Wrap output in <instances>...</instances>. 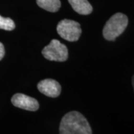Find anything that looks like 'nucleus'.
<instances>
[{"instance_id": "9", "label": "nucleus", "mask_w": 134, "mask_h": 134, "mask_svg": "<svg viewBox=\"0 0 134 134\" xmlns=\"http://www.w3.org/2000/svg\"><path fill=\"white\" fill-rule=\"evenodd\" d=\"M15 29L14 22L8 17H2L0 15V29L12 31Z\"/></svg>"}, {"instance_id": "3", "label": "nucleus", "mask_w": 134, "mask_h": 134, "mask_svg": "<svg viewBox=\"0 0 134 134\" xmlns=\"http://www.w3.org/2000/svg\"><path fill=\"white\" fill-rule=\"evenodd\" d=\"M58 34L63 39L69 42H75L80 38L81 29L80 24L71 19H63L57 26Z\"/></svg>"}, {"instance_id": "11", "label": "nucleus", "mask_w": 134, "mask_h": 134, "mask_svg": "<svg viewBox=\"0 0 134 134\" xmlns=\"http://www.w3.org/2000/svg\"><path fill=\"white\" fill-rule=\"evenodd\" d=\"M132 86H133V91H134V75L132 77Z\"/></svg>"}, {"instance_id": "1", "label": "nucleus", "mask_w": 134, "mask_h": 134, "mask_svg": "<svg viewBox=\"0 0 134 134\" xmlns=\"http://www.w3.org/2000/svg\"><path fill=\"white\" fill-rule=\"evenodd\" d=\"M59 131L61 134L92 133L88 121L77 111L69 112L63 117Z\"/></svg>"}, {"instance_id": "2", "label": "nucleus", "mask_w": 134, "mask_h": 134, "mask_svg": "<svg viewBox=\"0 0 134 134\" xmlns=\"http://www.w3.org/2000/svg\"><path fill=\"white\" fill-rule=\"evenodd\" d=\"M128 22L127 16L122 13H116L113 15L103 29L104 38L108 41H114L125 31Z\"/></svg>"}, {"instance_id": "4", "label": "nucleus", "mask_w": 134, "mask_h": 134, "mask_svg": "<svg viewBox=\"0 0 134 134\" xmlns=\"http://www.w3.org/2000/svg\"><path fill=\"white\" fill-rule=\"evenodd\" d=\"M43 57L51 61L63 62L68 58L66 46L58 40H52L42 51Z\"/></svg>"}, {"instance_id": "8", "label": "nucleus", "mask_w": 134, "mask_h": 134, "mask_svg": "<svg viewBox=\"0 0 134 134\" xmlns=\"http://www.w3.org/2000/svg\"><path fill=\"white\" fill-rule=\"evenodd\" d=\"M37 4L41 8L49 12H57L61 5L60 0H37Z\"/></svg>"}, {"instance_id": "10", "label": "nucleus", "mask_w": 134, "mask_h": 134, "mask_svg": "<svg viewBox=\"0 0 134 134\" xmlns=\"http://www.w3.org/2000/svg\"><path fill=\"white\" fill-rule=\"evenodd\" d=\"M5 47H4V46H3V44L0 42V60L2 59V58H4V56H5Z\"/></svg>"}, {"instance_id": "5", "label": "nucleus", "mask_w": 134, "mask_h": 134, "mask_svg": "<svg viewBox=\"0 0 134 134\" xmlns=\"http://www.w3.org/2000/svg\"><path fill=\"white\" fill-rule=\"evenodd\" d=\"M13 105L29 111H37L39 109V103L35 98L22 93H16L11 98Z\"/></svg>"}, {"instance_id": "7", "label": "nucleus", "mask_w": 134, "mask_h": 134, "mask_svg": "<svg viewBox=\"0 0 134 134\" xmlns=\"http://www.w3.org/2000/svg\"><path fill=\"white\" fill-rule=\"evenodd\" d=\"M73 10L79 14L88 15L92 12V7L87 0H68Z\"/></svg>"}, {"instance_id": "6", "label": "nucleus", "mask_w": 134, "mask_h": 134, "mask_svg": "<svg viewBox=\"0 0 134 134\" xmlns=\"http://www.w3.org/2000/svg\"><path fill=\"white\" fill-rule=\"evenodd\" d=\"M39 91L50 98H56L61 92V86L57 81L48 78L40 81L37 84Z\"/></svg>"}]
</instances>
